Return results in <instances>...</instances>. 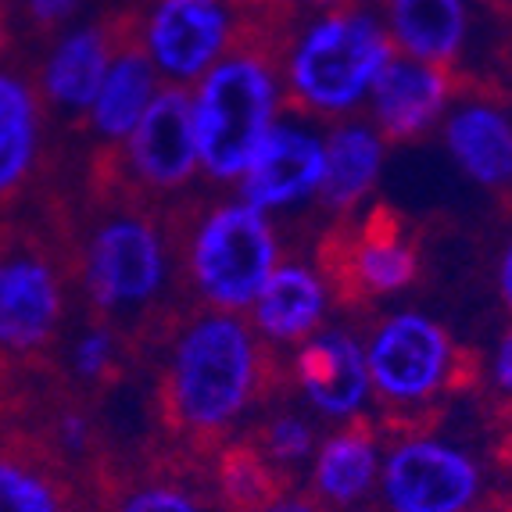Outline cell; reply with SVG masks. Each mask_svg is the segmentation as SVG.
<instances>
[{"label": "cell", "mask_w": 512, "mask_h": 512, "mask_svg": "<svg viewBox=\"0 0 512 512\" xmlns=\"http://www.w3.org/2000/svg\"><path fill=\"white\" fill-rule=\"evenodd\" d=\"M316 126L319 122L280 111V119L273 122L258 147L255 162L233 187L240 201H248L265 215L316 205L326 165V144Z\"/></svg>", "instance_id": "14"}, {"label": "cell", "mask_w": 512, "mask_h": 512, "mask_svg": "<svg viewBox=\"0 0 512 512\" xmlns=\"http://www.w3.org/2000/svg\"><path fill=\"white\" fill-rule=\"evenodd\" d=\"M376 4H380V0H376Z\"/></svg>", "instance_id": "37"}, {"label": "cell", "mask_w": 512, "mask_h": 512, "mask_svg": "<svg viewBox=\"0 0 512 512\" xmlns=\"http://www.w3.org/2000/svg\"><path fill=\"white\" fill-rule=\"evenodd\" d=\"M384 459V434L373 409L341 419L330 434L319 437L312 466L305 473V491L330 512H351L366 505L380 480Z\"/></svg>", "instance_id": "19"}, {"label": "cell", "mask_w": 512, "mask_h": 512, "mask_svg": "<svg viewBox=\"0 0 512 512\" xmlns=\"http://www.w3.org/2000/svg\"><path fill=\"white\" fill-rule=\"evenodd\" d=\"M11 43V26H8V11H4V4H0V58H4V51H8Z\"/></svg>", "instance_id": "34"}, {"label": "cell", "mask_w": 512, "mask_h": 512, "mask_svg": "<svg viewBox=\"0 0 512 512\" xmlns=\"http://www.w3.org/2000/svg\"><path fill=\"white\" fill-rule=\"evenodd\" d=\"M484 462L437 430L384 441L376 509L380 512H477L491 498Z\"/></svg>", "instance_id": "9"}, {"label": "cell", "mask_w": 512, "mask_h": 512, "mask_svg": "<svg viewBox=\"0 0 512 512\" xmlns=\"http://www.w3.org/2000/svg\"><path fill=\"white\" fill-rule=\"evenodd\" d=\"M72 262L51 219H0V376L36 384L54 373L72 330Z\"/></svg>", "instance_id": "3"}, {"label": "cell", "mask_w": 512, "mask_h": 512, "mask_svg": "<svg viewBox=\"0 0 512 512\" xmlns=\"http://www.w3.org/2000/svg\"><path fill=\"white\" fill-rule=\"evenodd\" d=\"M283 47L269 36H240L190 90L201 180L212 187H237L280 119Z\"/></svg>", "instance_id": "5"}, {"label": "cell", "mask_w": 512, "mask_h": 512, "mask_svg": "<svg viewBox=\"0 0 512 512\" xmlns=\"http://www.w3.org/2000/svg\"><path fill=\"white\" fill-rule=\"evenodd\" d=\"M0 4H4V0H0Z\"/></svg>", "instance_id": "36"}, {"label": "cell", "mask_w": 512, "mask_h": 512, "mask_svg": "<svg viewBox=\"0 0 512 512\" xmlns=\"http://www.w3.org/2000/svg\"><path fill=\"white\" fill-rule=\"evenodd\" d=\"M208 473H212L215 498L226 512H258L294 491L244 430L215 448L208 459Z\"/></svg>", "instance_id": "25"}, {"label": "cell", "mask_w": 512, "mask_h": 512, "mask_svg": "<svg viewBox=\"0 0 512 512\" xmlns=\"http://www.w3.org/2000/svg\"><path fill=\"white\" fill-rule=\"evenodd\" d=\"M94 512H226L215 498L208 459L151 441L111 444L86 473Z\"/></svg>", "instance_id": "8"}, {"label": "cell", "mask_w": 512, "mask_h": 512, "mask_svg": "<svg viewBox=\"0 0 512 512\" xmlns=\"http://www.w3.org/2000/svg\"><path fill=\"white\" fill-rule=\"evenodd\" d=\"M240 29L233 0H147L140 8V43L165 86L194 90L240 40Z\"/></svg>", "instance_id": "13"}, {"label": "cell", "mask_w": 512, "mask_h": 512, "mask_svg": "<svg viewBox=\"0 0 512 512\" xmlns=\"http://www.w3.org/2000/svg\"><path fill=\"white\" fill-rule=\"evenodd\" d=\"M326 308H330V291L316 265L291 258L276 265L273 276L265 280L255 305L248 308V323L265 344L283 351L298 348L312 333L323 330Z\"/></svg>", "instance_id": "20"}, {"label": "cell", "mask_w": 512, "mask_h": 512, "mask_svg": "<svg viewBox=\"0 0 512 512\" xmlns=\"http://www.w3.org/2000/svg\"><path fill=\"white\" fill-rule=\"evenodd\" d=\"M280 262L283 240L273 215L240 197L205 201L190 194L183 222V287L194 305L248 316Z\"/></svg>", "instance_id": "6"}, {"label": "cell", "mask_w": 512, "mask_h": 512, "mask_svg": "<svg viewBox=\"0 0 512 512\" xmlns=\"http://www.w3.org/2000/svg\"><path fill=\"white\" fill-rule=\"evenodd\" d=\"M86 0H22V15L36 40H54L61 29H69L72 18L83 11Z\"/></svg>", "instance_id": "27"}, {"label": "cell", "mask_w": 512, "mask_h": 512, "mask_svg": "<svg viewBox=\"0 0 512 512\" xmlns=\"http://www.w3.org/2000/svg\"><path fill=\"white\" fill-rule=\"evenodd\" d=\"M137 369L140 359L115 326L83 316L76 330L65 333V344H61L58 362H54V380L61 387H69L72 394H79L83 402L104 409V402L119 387H126V380Z\"/></svg>", "instance_id": "22"}, {"label": "cell", "mask_w": 512, "mask_h": 512, "mask_svg": "<svg viewBox=\"0 0 512 512\" xmlns=\"http://www.w3.org/2000/svg\"><path fill=\"white\" fill-rule=\"evenodd\" d=\"M86 158L101 162L115 180L137 190L140 197L151 201L187 197L190 183L201 180L194 94L187 86H162L122 144L90 147Z\"/></svg>", "instance_id": "10"}, {"label": "cell", "mask_w": 512, "mask_h": 512, "mask_svg": "<svg viewBox=\"0 0 512 512\" xmlns=\"http://www.w3.org/2000/svg\"><path fill=\"white\" fill-rule=\"evenodd\" d=\"M323 144L326 165L316 194V212H323L326 219H344V215L359 212L373 197L380 169H384L387 144L380 140L373 122L359 119V115L330 122Z\"/></svg>", "instance_id": "21"}, {"label": "cell", "mask_w": 512, "mask_h": 512, "mask_svg": "<svg viewBox=\"0 0 512 512\" xmlns=\"http://www.w3.org/2000/svg\"><path fill=\"white\" fill-rule=\"evenodd\" d=\"M283 373H287V391L301 398L308 412L330 423L359 416L373 402L366 348L355 333L341 326L312 333L305 344L291 348Z\"/></svg>", "instance_id": "15"}, {"label": "cell", "mask_w": 512, "mask_h": 512, "mask_svg": "<svg viewBox=\"0 0 512 512\" xmlns=\"http://www.w3.org/2000/svg\"><path fill=\"white\" fill-rule=\"evenodd\" d=\"M509 222V233H505V240L498 244L495 251V265H491V280H495V294H498V305L509 312L512 319V219Z\"/></svg>", "instance_id": "29"}, {"label": "cell", "mask_w": 512, "mask_h": 512, "mask_svg": "<svg viewBox=\"0 0 512 512\" xmlns=\"http://www.w3.org/2000/svg\"><path fill=\"white\" fill-rule=\"evenodd\" d=\"M47 119L36 79L0 65V219L43 190V176L51 172Z\"/></svg>", "instance_id": "18"}, {"label": "cell", "mask_w": 512, "mask_h": 512, "mask_svg": "<svg viewBox=\"0 0 512 512\" xmlns=\"http://www.w3.org/2000/svg\"><path fill=\"white\" fill-rule=\"evenodd\" d=\"M423 226L391 201H366L344 219H326L312 244L330 305L366 319L380 301L409 291L423 273Z\"/></svg>", "instance_id": "7"}, {"label": "cell", "mask_w": 512, "mask_h": 512, "mask_svg": "<svg viewBox=\"0 0 512 512\" xmlns=\"http://www.w3.org/2000/svg\"><path fill=\"white\" fill-rule=\"evenodd\" d=\"M162 76L147 58L140 33L115 54L108 76H104L101 90H97L90 115H86L83 137L94 147H115L133 133V126L140 122L151 101L162 90Z\"/></svg>", "instance_id": "23"}, {"label": "cell", "mask_w": 512, "mask_h": 512, "mask_svg": "<svg viewBox=\"0 0 512 512\" xmlns=\"http://www.w3.org/2000/svg\"><path fill=\"white\" fill-rule=\"evenodd\" d=\"M391 54L384 18L369 0L305 15L283 47L280 111L323 126L359 115Z\"/></svg>", "instance_id": "4"}, {"label": "cell", "mask_w": 512, "mask_h": 512, "mask_svg": "<svg viewBox=\"0 0 512 512\" xmlns=\"http://www.w3.org/2000/svg\"><path fill=\"white\" fill-rule=\"evenodd\" d=\"M258 512H330L319 498H312L305 491V487H294V491H287L283 498H276L273 505H265V509Z\"/></svg>", "instance_id": "30"}, {"label": "cell", "mask_w": 512, "mask_h": 512, "mask_svg": "<svg viewBox=\"0 0 512 512\" xmlns=\"http://www.w3.org/2000/svg\"><path fill=\"white\" fill-rule=\"evenodd\" d=\"M36 387H40V380L18 387V384H8V380L0 376V423H22L26 412L33 409Z\"/></svg>", "instance_id": "28"}, {"label": "cell", "mask_w": 512, "mask_h": 512, "mask_svg": "<svg viewBox=\"0 0 512 512\" xmlns=\"http://www.w3.org/2000/svg\"><path fill=\"white\" fill-rule=\"evenodd\" d=\"M362 348L384 441L412 430H437L455 402L477 398L484 387V351L455 344L448 326L419 308L373 319Z\"/></svg>", "instance_id": "2"}, {"label": "cell", "mask_w": 512, "mask_h": 512, "mask_svg": "<svg viewBox=\"0 0 512 512\" xmlns=\"http://www.w3.org/2000/svg\"><path fill=\"white\" fill-rule=\"evenodd\" d=\"M0 512H94L86 477L29 423H0Z\"/></svg>", "instance_id": "16"}, {"label": "cell", "mask_w": 512, "mask_h": 512, "mask_svg": "<svg viewBox=\"0 0 512 512\" xmlns=\"http://www.w3.org/2000/svg\"><path fill=\"white\" fill-rule=\"evenodd\" d=\"M344 4H359V0H294V8L301 15H316V11H326V8H344Z\"/></svg>", "instance_id": "32"}, {"label": "cell", "mask_w": 512, "mask_h": 512, "mask_svg": "<svg viewBox=\"0 0 512 512\" xmlns=\"http://www.w3.org/2000/svg\"><path fill=\"white\" fill-rule=\"evenodd\" d=\"M477 512H512V487H495Z\"/></svg>", "instance_id": "31"}, {"label": "cell", "mask_w": 512, "mask_h": 512, "mask_svg": "<svg viewBox=\"0 0 512 512\" xmlns=\"http://www.w3.org/2000/svg\"><path fill=\"white\" fill-rule=\"evenodd\" d=\"M380 18L394 54L427 65H462L459 54L470 36L466 0H380Z\"/></svg>", "instance_id": "24"}, {"label": "cell", "mask_w": 512, "mask_h": 512, "mask_svg": "<svg viewBox=\"0 0 512 512\" xmlns=\"http://www.w3.org/2000/svg\"><path fill=\"white\" fill-rule=\"evenodd\" d=\"M512 101L484 72L459 69V90L444 111V151L470 183L498 201L502 219H512Z\"/></svg>", "instance_id": "12"}, {"label": "cell", "mask_w": 512, "mask_h": 512, "mask_svg": "<svg viewBox=\"0 0 512 512\" xmlns=\"http://www.w3.org/2000/svg\"><path fill=\"white\" fill-rule=\"evenodd\" d=\"M351 512H380V509H376V505H369V502H366V505H359V509H351Z\"/></svg>", "instance_id": "35"}, {"label": "cell", "mask_w": 512, "mask_h": 512, "mask_svg": "<svg viewBox=\"0 0 512 512\" xmlns=\"http://www.w3.org/2000/svg\"><path fill=\"white\" fill-rule=\"evenodd\" d=\"M154 437L197 459L287 394L283 351L265 344L237 312L187 305L151 351Z\"/></svg>", "instance_id": "1"}, {"label": "cell", "mask_w": 512, "mask_h": 512, "mask_svg": "<svg viewBox=\"0 0 512 512\" xmlns=\"http://www.w3.org/2000/svg\"><path fill=\"white\" fill-rule=\"evenodd\" d=\"M491 15H498L505 22V26H512V0H480Z\"/></svg>", "instance_id": "33"}, {"label": "cell", "mask_w": 512, "mask_h": 512, "mask_svg": "<svg viewBox=\"0 0 512 512\" xmlns=\"http://www.w3.org/2000/svg\"><path fill=\"white\" fill-rule=\"evenodd\" d=\"M140 33V8H111L83 26L65 29L51 40V51L36 72V86L47 115L72 133H83L90 104L108 76L115 54Z\"/></svg>", "instance_id": "11"}, {"label": "cell", "mask_w": 512, "mask_h": 512, "mask_svg": "<svg viewBox=\"0 0 512 512\" xmlns=\"http://www.w3.org/2000/svg\"><path fill=\"white\" fill-rule=\"evenodd\" d=\"M459 69L462 65L448 69V65H427V61L391 54L366 97V119L373 122L380 140L387 147H402L427 137L455 101Z\"/></svg>", "instance_id": "17"}, {"label": "cell", "mask_w": 512, "mask_h": 512, "mask_svg": "<svg viewBox=\"0 0 512 512\" xmlns=\"http://www.w3.org/2000/svg\"><path fill=\"white\" fill-rule=\"evenodd\" d=\"M244 434L258 444V452L273 462V470L287 484L291 487L305 484V473L319 448V430L305 409L291 405V391L265 405L248 427H244Z\"/></svg>", "instance_id": "26"}]
</instances>
